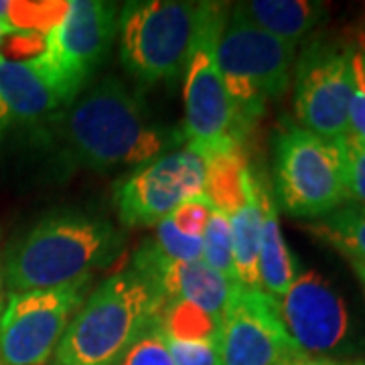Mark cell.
Masks as SVG:
<instances>
[{
  "mask_svg": "<svg viewBox=\"0 0 365 365\" xmlns=\"http://www.w3.org/2000/svg\"><path fill=\"white\" fill-rule=\"evenodd\" d=\"M55 365H57V364H55Z\"/></svg>",
  "mask_w": 365,
  "mask_h": 365,
  "instance_id": "obj_35",
  "label": "cell"
},
{
  "mask_svg": "<svg viewBox=\"0 0 365 365\" xmlns=\"http://www.w3.org/2000/svg\"><path fill=\"white\" fill-rule=\"evenodd\" d=\"M132 268L155 287L165 304L187 300L220 321L234 299L235 290L240 288L237 282L215 272L203 260H170L155 246L153 240H146L136 250Z\"/></svg>",
  "mask_w": 365,
  "mask_h": 365,
  "instance_id": "obj_14",
  "label": "cell"
},
{
  "mask_svg": "<svg viewBox=\"0 0 365 365\" xmlns=\"http://www.w3.org/2000/svg\"><path fill=\"white\" fill-rule=\"evenodd\" d=\"M280 319L304 355L339 357L353 351L355 331L345 300L317 270H299L278 300Z\"/></svg>",
  "mask_w": 365,
  "mask_h": 365,
  "instance_id": "obj_11",
  "label": "cell"
},
{
  "mask_svg": "<svg viewBox=\"0 0 365 365\" xmlns=\"http://www.w3.org/2000/svg\"><path fill=\"white\" fill-rule=\"evenodd\" d=\"M347 260L351 264L353 272H355V276H357V280H359V284H361V288H364L365 292V264L359 260H353V258H347Z\"/></svg>",
  "mask_w": 365,
  "mask_h": 365,
  "instance_id": "obj_32",
  "label": "cell"
},
{
  "mask_svg": "<svg viewBox=\"0 0 365 365\" xmlns=\"http://www.w3.org/2000/svg\"><path fill=\"white\" fill-rule=\"evenodd\" d=\"M118 33V9L104 0H69L61 23L45 35L41 57L51 67L67 98H78Z\"/></svg>",
  "mask_w": 365,
  "mask_h": 365,
  "instance_id": "obj_12",
  "label": "cell"
},
{
  "mask_svg": "<svg viewBox=\"0 0 365 365\" xmlns=\"http://www.w3.org/2000/svg\"><path fill=\"white\" fill-rule=\"evenodd\" d=\"M337 146L343 160L347 201L365 205V144L347 132L345 136L337 138Z\"/></svg>",
  "mask_w": 365,
  "mask_h": 365,
  "instance_id": "obj_25",
  "label": "cell"
},
{
  "mask_svg": "<svg viewBox=\"0 0 365 365\" xmlns=\"http://www.w3.org/2000/svg\"><path fill=\"white\" fill-rule=\"evenodd\" d=\"M307 227L347 258L365 264V205L347 203L325 217L314 220Z\"/></svg>",
  "mask_w": 365,
  "mask_h": 365,
  "instance_id": "obj_20",
  "label": "cell"
},
{
  "mask_svg": "<svg viewBox=\"0 0 365 365\" xmlns=\"http://www.w3.org/2000/svg\"><path fill=\"white\" fill-rule=\"evenodd\" d=\"M91 278L47 290L11 292L0 317V365H47L73 314L86 302Z\"/></svg>",
  "mask_w": 365,
  "mask_h": 365,
  "instance_id": "obj_9",
  "label": "cell"
},
{
  "mask_svg": "<svg viewBox=\"0 0 365 365\" xmlns=\"http://www.w3.org/2000/svg\"><path fill=\"white\" fill-rule=\"evenodd\" d=\"M211 211H213V207L207 201V197H193V199L185 201V203H181L179 207L175 209L169 220L175 223V227L182 235L203 237V232H205V225H207Z\"/></svg>",
  "mask_w": 365,
  "mask_h": 365,
  "instance_id": "obj_27",
  "label": "cell"
},
{
  "mask_svg": "<svg viewBox=\"0 0 365 365\" xmlns=\"http://www.w3.org/2000/svg\"><path fill=\"white\" fill-rule=\"evenodd\" d=\"M165 309L134 268L106 278L73 314L55 351L57 365H114Z\"/></svg>",
  "mask_w": 365,
  "mask_h": 365,
  "instance_id": "obj_3",
  "label": "cell"
},
{
  "mask_svg": "<svg viewBox=\"0 0 365 365\" xmlns=\"http://www.w3.org/2000/svg\"><path fill=\"white\" fill-rule=\"evenodd\" d=\"M207 2L134 0L120 9L118 41L124 69L143 86L185 73Z\"/></svg>",
  "mask_w": 365,
  "mask_h": 365,
  "instance_id": "obj_5",
  "label": "cell"
},
{
  "mask_svg": "<svg viewBox=\"0 0 365 365\" xmlns=\"http://www.w3.org/2000/svg\"><path fill=\"white\" fill-rule=\"evenodd\" d=\"M124 237L108 220L53 211L16 237L2 256L9 294L73 284L116 258Z\"/></svg>",
  "mask_w": 365,
  "mask_h": 365,
  "instance_id": "obj_2",
  "label": "cell"
},
{
  "mask_svg": "<svg viewBox=\"0 0 365 365\" xmlns=\"http://www.w3.org/2000/svg\"><path fill=\"white\" fill-rule=\"evenodd\" d=\"M155 246H157L167 258L175 262H197L203 260V240L201 237H189L182 235L175 223L165 220L157 225L155 235Z\"/></svg>",
  "mask_w": 365,
  "mask_h": 365,
  "instance_id": "obj_26",
  "label": "cell"
},
{
  "mask_svg": "<svg viewBox=\"0 0 365 365\" xmlns=\"http://www.w3.org/2000/svg\"><path fill=\"white\" fill-rule=\"evenodd\" d=\"M63 104L71 100L41 55L0 61V138L49 118Z\"/></svg>",
  "mask_w": 365,
  "mask_h": 365,
  "instance_id": "obj_15",
  "label": "cell"
},
{
  "mask_svg": "<svg viewBox=\"0 0 365 365\" xmlns=\"http://www.w3.org/2000/svg\"><path fill=\"white\" fill-rule=\"evenodd\" d=\"M220 323V319L211 317L187 300L169 302L160 313V327L165 337L182 343H217Z\"/></svg>",
  "mask_w": 365,
  "mask_h": 365,
  "instance_id": "obj_21",
  "label": "cell"
},
{
  "mask_svg": "<svg viewBox=\"0 0 365 365\" xmlns=\"http://www.w3.org/2000/svg\"><path fill=\"white\" fill-rule=\"evenodd\" d=\"M278 365H365V359L355 357H317V355H294Z\"/></svg>",
  "mask_w": 365,
  "mask_h": 365,
  "instance_id": "obj_30",
  "label": "cell"
},
{
  "mask_svg": "<svg viewBox=\"0 0 365 365\" xmlns=\"http://www.w3.org/2000/svg\"><path fill=\"white\" fill-rule=\"evenodd\" d=\"M256 179V175H254ZM230 220L232 230V248H234V268L237 284L248 290H262L260 272H258V252H260V223L262 209L258 197V185L248 199L235 209Z\"/></svg>",
  "mask_w": 365,
  "mask_h": 365,
  "instance_id": "obj_19",
  "label": "cell"
},
{
  "mask_svg": "<svg viewBox=\"0 0 365 365\" xmlns=\"http://www.w3.org/2000/svg\"><path fill=\"white\" fill-rule=\"evenodd\" d=\"M13 33H16L13 26H9L4 21H0V61L4 59V57H2V45L6 43V39H9Z\"/></svg>",
  "mask_w": 365,
  "mask_h": 365,
  "instance_id": "obj_33",
  "label": "cell"
},
{
  "mask_svg": "<svg viewBox=\"0 0 365 365\" xmlns=\"http://www.w3.org/2000/svg\"><path fill=\"white\" fill-rule=\"evenodd\" d=\"M272 158L274 197L290 217L314 222L349 203L337 140L284 120L274 132Z\"/></svg>",
  "mask_w": 365,
  "mask_h": 365,
  "instance_id": "obj_6",
  "label": "cell"
},
{
  "mask_svg": "<svg viewBox=\"0 0 365 365\" xmlns=\"http://www.w3.org/2000/svg\"><path fill=\"white\" fill-rule=\"evenodd\" d=\"M217 347L222 365H278L302 353L284 329L278 302L242 287L222 317Z\"/></svg>",
  "mask_w": 365,
  "mask_h": 365,
  "instance_id": "obj_13",
  "label": "cell"
},
{
  "mask_svg": "<svg viewBox=\"0 0 365 365\" xmlns=\"http://www.w3.org/2000/svg\"><path fill=\"white\" fill-rule=\"evenodd\" d=\"M203 262L215 272L237 282L234 268V248H232V230L230 220L222 211H211L209 222L203 232Z\"/></svg>",
  "mask_w": 365,
  "mask_h": 365,
  "instance_id": "obj_23",
  "label": "cell"
},
{
  "mask_svg": "<svg viewBox=\"0 0 365 365\" xmlns=\"http://www.w3.org/2000/svg\"><path fill=\"white\" fill-rule=\"evenodd\" d=\"M232 11L264 33L297 47L325 21L329 4L313 0H248L234 4Z\"/></svg>",
  "mask_w": 365,
  "mask_h": 365,
  "instance_id": "obj_17",
  "label": "cell"
},
{
  "mask_svg": "<svg viewBox=\"0 0 365 365\" xmlns=\"http://www.w3.org/2000/svg\"><path fill=\"white\" fill-rule=\"evenodd\" d=\"M205 191V160L185 146L140 165L116 185L118 217L128 227L158 225L181 203Z\"/></svg>",
  "mask_w": 365,
  "mask_h": 365,
  "instance_id": "obj_10",
  "label": "cell"
},
{
  "mask_svg": "<svg viewBox=\"0 0 365 365\" xmlns=\"http://www.w3.org/2000/svg\"><path fill=\"white\" fill-rule=\"evenodd\" d=\"M353 98L349 106V132L365 144V71L361 51L357 49L353 57Z\"/></svg>",
  "mask_w": 365,
  "mask_h": 365,
  "instance_id": "obj_29",
  "label": "cell"
},
{
  "mask_svg": "<svg viewBox=\"0 0 365 365\" xmlns=\"http://www.w3.org/2000/svg\"><path fill=\"white\" fill-rule=\"evenodd\" d=\"M175 365H222L217 343H182L167 339Z\"/></svg>",
  "mask_w": 365,
  "mask_h": 365,
  "instance_id": "obj_28",
  "label": "cell"
},
{
  "mask_svg": "<svg viewBox=\"0 0 365 365\" xmlns=\"http://www.w3.org/2000/svg\"><path fill=\"white\" fill-rule=\"evenodd\" d=\"M51 122L67 163L91 170L136 169L173 144L150 122L143 100L116 78L98 81Z\"/></svg>",
  "mask_w": 365,
  "mask_h": 365,
  "instance_id": "obj_1",
  "label": "cell"
},
{
  "mask_svg": "<svg viewBox=\"0 0 365 365\" xmlns=\"http://www.w3.org/2000/svg\"><path fill=\"white\" fill-rule=\"evenodd\" d=\"M6 300H9V288H6V280H4V268H2V254H0V317L6 309Z\"/></svg>",
  "mask_w": 365,
  "mask_h": 365,
  "instance_id": "obj_31",
  "label": "cell"
},
{
  "mask_svg": "<svg viewBox=\"0 0 365 365\" xmlns=\"http://www.w3.org/2000/svg\"><path fill=\"white\" fill-rule=\"evenodd\" d=\"M215 55L232 106L235 134L244 143L268 104L288 90L297 47L264 33L230 9Z\"/></svg>",
  "mask_w": 365,
  "mask_h": 365,
  "instance_id": "obj_4",
  "label": "cell"
},
{
  "mask_svg": "<svg viewBox=\"0 0 365 365\" xmlns=\"http://www.w3.org/2000/svg\"><path fill=\"white\" fill-rule=\"evenodd\" d=\"M227 13V4L207 2L185 67V138L187 146L201 157L230 146H244L235 134L232 106L215 55L217 37Z\"/></svg>",
  "mask_w": 365,
  "mask_h": 365,
  "instance_id": "obj_8",
  "label": "cell"
},
{
  "mask_svg": "<svg viewBox=\"0 0 365 365\" xmlns=\"http://www.w3.org/2000/svg\"><path fill=\"white\" fill-rule=\"evenodd\" d=\"M114 365H175L160 327V317L144 329L143 335L132 343L128 351Z\"/></svg>",
  "mask_w": 365,
  "mask_h": 365,
  "instance_id": "obj_24",
  "label": "cell"
},
{
  "mask_svg": "<svg viewBox=\"0 0 365 365\" xmlns=\"http://www.w3.org/2000/svg\"><path fill=\"white\" fill-rule=\"evenodd\" d=\"M361 51V61H364V71H365V49H359Z\"/></svg>",
  "mask_w": 365,
  "mask_h": 365,
  "instance_id": "obj_34",
  "label": "cell"
},
{
  "mask_svg": "<svg viewBox=\"0 0 365 365\" xmlns=\"http://www.w3.org/2000/svg\"><path fill=\"white\" fill-rule=\"evenodd\" d=\"M69 2H14L0 0V21H4L14 31L47 35L61 23Z\"/></svg>",
  "mask_w": 365,
  "mask_h": 365,
  "instance_id": "obj_22",
  "label": "cell"
},
{
  "mask_svg": "<svg viewBox=\"0 0 365 365\" xmlns=\"http://www.w3.org/2000/svg\"><path fill=\"white\" fill-rule=\"evenodd\" d=\"M355 53L357 45L339 35L307 41L292 67L299 126L327 140H337L349 132Z\"/></svg>",
  "mask_w": 365,
  "mask_h": 365,
  "instance_id": "obj_7",
  "label": "cell"
},
{
  "mask_svg": "<svg viewBox=\"0 0 365 365\" xmlns=\"http://www.w3.org/2000/svg\"><path fill=\"white\" fill-rule=\"evenodd\" d=\"M258 197H260V252H258V272H260L262 292H266L276 302L287 294L294 276L299 272L297 262L290 254L287 240L282 235L278 220V203L274 197L272 181L264 169H254Z\"/></svg>",
  "mask_w": 365,
  "mask_h": 365,
  "instance_id": "obj_16",
  "label": "cell"
},
{
  "mask_svg": "<svg viewBox=\"0 0 365 365\" xmlns=\"http://www.w3.org/2000/svg\"><path fill=\"white\" fill-rule=\"evenodd\" d=\"M205 160V191L211 207L232 215L254 191V167L250 165L244 146H230L203 157Z\"/></svg>",
  "mask_w": 365,
  "mask_h": 365,
  "instance_id": "obj_18",
  "label": "cell"
}]
</instances>
